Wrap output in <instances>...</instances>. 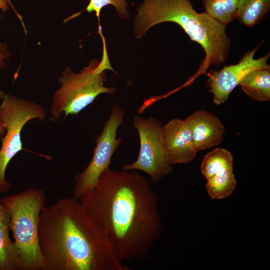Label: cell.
I'll return each mask as SVG.
<instances>
[{"instance_id": "obj_7", "label": "cell", "mask_w": 270, "mask_h": 270, "mask_svg": "<svg viewBox=\"0 0 270 270\" xmlns=\"http://www.w3.org/2000/svg\"><path fill=\"white\" fill-rule=\"evenodd\" d=\"M124 111L118 106L112 107L109 118L96 138V146L92 158L86 168L74 178L72 198L77 200L92 190L96 186L101 174L110 168L112 158L122 142L116 138L117 130L124 120Z\"/></svg>"}, {"instance_id": "obj_20", "label": "cell", "mask_w": 270, "mask_h": 270, "mask_svg": "<svg viewBox=\"0 0 270 270\" xmlns=\"http://www.w3.org/2000/svg\"><path fill=\"white\" fill-rule=\"evenodd\" d=\"M6 96L4 92L2 90H0V100L3 99ZM6 132V128L4 124L0 122V136L4 134Z\"/></svg>"}, {"instance_id": "obj_4", "label": "cell", "mask_w": 270, "mask_h": 270, "mask_svg": "<svg viewBox=\"0 0 270 270\" xmlns=\"http://www.w3.org/2000/svg\"><path fill=\"white\" fill-rule=\"evenodd\" d=\"M0 200L8 216L10 230L20 258L22 270H44L38 228L40 214L46 206L44 191L28 188Z\"/></svg>"}, {"instance_id": "obj_2", "label": "cell", "mask_w": 270, "mask_h": 270, "mask_svg": "<svg viewBox=\"0 0 270 270\" xmlns=\"http://www.w3.org/2000/svg\"><path fill=\"white\" fill-rule=\"evenodd\" d=\"M38 237L44 270H130L78 200L61 198L42 211Z\"/></svg>"}, {"instance_id": "obj_5", "label": "cell", "mask_w": 270, "mask_h": 270, "mask_svg": "<svg viewBox=\"0 0 270 270\" xmlns=\"http://www.w3.org/2000/svg\"><path fill=\"white\" fill-rule=\"evenodd\" d=\"M111 70L105 41H103L102 58L100 60H93L88 66L78 73L66 68L59 79L60 88L54 93L50 113L52 118L58 119L62 113L64 118L69 114L77 115L100 94H114V87H106L105 70Z\"/></svg>"}, {"instance_id": "obj_13", "label": "cell", "mask_w": 270, "mask_h": 270, "mask_svg": "<svg viewBox=\"0 0 270 270\" xmlns=\"http://www.w3.org/2000/svg\"><path fill=\"white\" fill-rule=\"evenodd\" d=\"M239 85L252 99L260 102L270 100V69H258L249 72Z\"/></svg>"}, {"instance_id": "obj_21", "label": "cell", "mask_w": 270, "mask_h": 270, "mask_svg": "<svg viewBox=\"0 0 270 270\" xmlns=\"http://www.w3.org/2000/svg\"><path fill=\"white\" fill-rule=\"evenodd\" d=\"M0 9L4 12L8 9V6L6 0H0Z\"/></svg>"}, {"instance_id": "obj_9", "label": "cell", "mask_w": 270, "mask_h": 270, "mask_svg": "<svg viewBox=\"0 0 270 270\" xmlns=\"http://www.w3.org/2000/svg\"><path fill=\"white\" fill-rule=\"evenodd\" d=\"M259 47L258 46L246 52L238 64L226 66L220 70H210L208 72L207 82L215 104L220 105L224 103L232 92L249 72L258 69H270L268 64L270 53L258 59L254 58Z\"/></svg>"}, {"instance_id": "obj_3", "label": "cell", "mask_w": 270, "mask_h": 270, "mask_svg": "<svg viewBox=\"0 0 270 270\" xmlns=\"http://www.w3.org/2000/svg\"><path fill=\"white\" fill-rule=\"evenodd\" d=\"M137 11L134 29L136 38L142 37L154 25L172 22L202 47L205 56L198 73L228 58L231 40L226 32V26L206 12H197L191 0H144Z\"/></svg>"}, {"instance_id": "obj_14", "label": "cell", "mask_w": 270, "mask_h": 270, "mask_svg": "<svg viewBox=\"0 0 270 270\" xmlns=\"http://www.w3.org/2000/svg\"><path fill=\"white\" fill-rule=\"evenodd\" d=\"M270 0H239L236 18L248 27H253L268 15Z\"/></svg>"}, {"instance_id": "obj_11", "label": "cell", "mask_w": 270, "mask_h": 270, "mask_svg": "<svg viewBox=\"0 0 270 270\" xmlns=\"http://www.w3.org/2000/svg\"><path fill=\"white\" fill-rule=\"evenodd\" d=\"M197 152L220 144L225 132L220 120L206 110L196 111L185 119Z\"/></svg>"}, {"instance_id": "obj_8", "label": "cell", "mask_w": 270, "mask_h": 270, "mask_svg": "<svg viewBox=\"0 0 270 270\" xmlns=\"http://www.w3.org/2000/svg\"><path fill=\"white\" fill-rule=\"evenodd\" d=\"M133 124L140 138L138 156L134 162L124 164L122 170L143 172L152 182H156L172 170V165L166 160L160 140L162 124L150 116L145 118L136 116Z\"/></svg>"}, {"instance_id": "obj_18", "label": "cell", "mask_w": 270, "mask_h": 270, "mask_svg": "<svg viewBox=\"0 0 270 270\" xmlns=\"http://www.w3.org/2000/svg\"><path fill=\"white\" fill-rule=\"evenodd\" d=\"M108 5L113 6L120 18L123 19L128 18L129 13L126 10L128 6L125 0H90L86 10L88 13L94 12L96 16L99 20L102 8Z\"/></svg>"}, {"instance_id": "obj_19", "label": "cell", "mask_w": 270, "mask_h": 270, "mask_svg": "<svg viewBox=\"0 0 270 270\" xmlns=\"http://www.w3.org/2000/svg\"><path fill=\"white\" fill-rule=\"evenodd\" d=\"M10 55L7 44L6 42H0V68L6 66L5 60H9Z\"/></svg>"}, {"instance_id": "obj_1", "label": "cell", "mask_w": 270, "mask_h": 270, "mask_svg": "<svg viewBox=\"0 0 270 270\" xmlns=\"http://www.w3.org/2000/svg\"><path fill=\"white\" fill-rule=\"evenodd\" d=\"M78 200L122 262L146 258L162 232L156 195L138 171L108 168Z\"/></svg>"}, {"instance_id": "obj_10", "label": "cell", "mask_w": 270, "mask_h": 270, "mask_svg": "<svg viewBox=\"0 0 270 270\" xmlns=\"http://www.w3.org/2000/svg\"><path fill=\"white\" fill-rule=\"evenodd\" d=\"M160 137L168 162L172 165L187 164L198 152L185 120L173 118L162 126Z\"/></svg>"}, {"instance_id": "obj_12", "label": "cell", "mask_w": 270, "mask_h": 270, "mask_svg": "<svg viewBox=\"0 0 270 270\" xmlns=\"http://www.w3.org/2000/svg\"><path fill=\"white\" fill-rule=\"evenodd\" d=\"M10 230L8 216L0 200V270H22L20 258Z\"/></svg>"}, {"instance_id": "obj_16", "label": "cell", "mask_w": 270, "mask_h": 270, "mask_svg": "<svg viewBox=\"0 0 270 270\" xmlns=\"http://www.w3.org/2000/svg\"><path fill=\"white\" fill-rule=\"evenodd\" d=\"M224 169L233 170V156L230 151L222 148H216L208 153L200 166L201 172L206 180Z\"/></svg>"}, {"instance_id": "obj_6", "label": "cell", "mask_w": 270, "mask_h": 270, "mask_svg": "<svg viewBox=\"0 0 270 270\" xmlns=\"http://www.w3.org/2000/svg\"><path fill=\"white\" fill-rule=\"evenodd\" d=\"M0 104V122L6 128L0 150V193H6L11 184L6 177L7 166L12 159L22 150L21 132L30 120H42L46 114L38 104L12 95L6 94Z\"/></svg>"}, {"instance_id": "obj_22", "label": "cell", "mask_w": 270, "mask_h": 270, "mask_svg": "<svg viewBox=\"0 0 270 270\" xmlns=\"http://www.w3.org/2000/svg\"><path fill=\"white\" fill-rule=\"evenodd\" d=\"M6 0V2H7L8 4H10L12 6V4H11V3H10V0Z\"/></svg>"}, {"instance_id": "obj_15", "label": "cell", "mask_w": 270, "mask_h": 270, "mask_svg": "<svg viewBox=\"0 0 270 270\" xmlns=\"http://www.w3.org/2000/svg\"><path fill=\"white\" fill-rule=\"evenodd\" d=\"M206 185L210 196L214 200L224 198L234 190L236 180L233 170L224 169L218 172L208 178Z\"/></svg>"}, {"instance_id": "obj_17", "label": "cell", "mask_w": 270, "mask_h": 270, "mask_svg": "<svg viewBox=\"0 0 270 270\" xmlns=\"http://www.w3.org/2000/svg\"><path fill=\"white\" fill-rule=\"evenodd\" d=\"M205 12L226 26L236 17L239 0H202Z\"/></svg>"}]
</instances>
